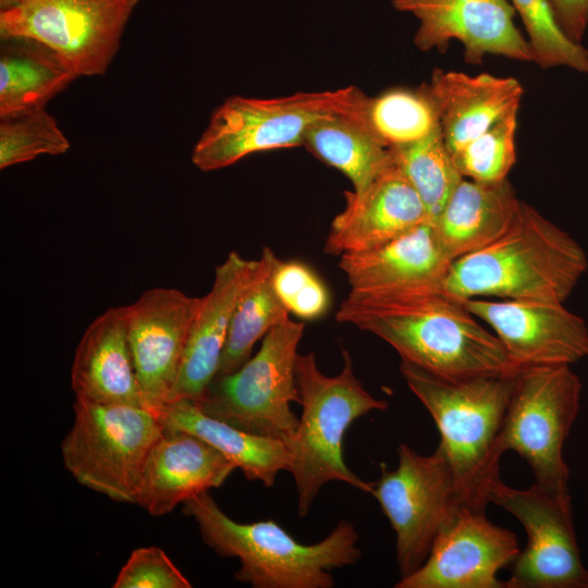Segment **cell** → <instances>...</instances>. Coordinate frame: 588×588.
Returning <instances> with one entry per match:
<instances>
[{
    "mask_svg": "<svg viewBox=\"0 0 588 588\" xmlns=\"http://www.w3.org/2000/svg\"><path fill=\"white\" fill-rule=\"evenodd\" d=\"M236 466L219 450L185 431H166L144 463L135 504L163 516L191 498L219 488Z\"/></svg>",
    "mask_w": 588,
    "mask_h": 588,
    "instance_id": "19",
    "label": "cell"
},
{
    "mask_svg": "<svg viewBox=\"0 0 588 588\" xmlns=\"http://www.w3.org/2000/svg\"><path fill=\"white\" fill-rule=\"evenodd\" d=\"M139 0H22L0 12V37H28L57 51L77 76L103 75Z\"/></svg>",
    "mask_w": 588,
    "mask_h": 588,
    "instance_id": "11",
    "label": "cell"
},
{
    "mask_svg": "<svg viewBox=\"0 0 588 588\" xmlns=\"http://www.w3.org/2000/svg\"><path fill=\"white\" fill-rule=\"evenodd\" d=\"M400 371L439 429L465 507L486 512L488 489L500 478L497 442L518 370L443 377L401 360Z\"/></svg>",
    "mask_w": 588,
    "mask_h": 588,
    "instance_id": "3",
    "label": "cell"
},
{
    "mask_svg": "<svg viewBox=\"0 0 588 588\" xmlns=\"http://www.w3.org/2000/svg\"><path fill=\"white\" fill-rule=\"evenodd\" d=\"M256 265L257 259H246L231 252L216 267L211 289L200 297L168 402L187 400L198 404L205 395L218 375L236 305Z\"/></svg>",
    "mask_w": 588,
    "mask_h": 588,
    "instance_id": "18",
    "label": "cell"
},
{
    "mask_svg": "<svg viewBox=\"0 0 588 588\" xmlns=\"http://www.w3.org/2000/svg\"><path fill=\"white\" fill-rule=\"evenodd\" d=\"M343 365L336 376L319 369L313 352L298 354L295 364L302 416L290 445L289 471L297 490V514L309 512L321 488L341 481L367 493L373 482L355 475L343 457V440L350 426L388 402L372 396L356 377L350 353L342 350Z\"/></svg>",
    "mask_w": 588,
    "mask_h": 588,
    "instance_id": "5",
    "label": "cell"
},
{
    "mask_svg": "<svg viewBox=\"0 0 588 588\" xmlns=\"http://www.w3.org/2000/svg\"><path fill=\"white\" fill-rule=\"evenodd\" d=\"M305 324L291 318L272 328L258 352L232 373L217 376L196 404L206 415L246 432L293 442L299 418L295 376Z\"/></svg>",
    "mask_w": 588,
    "mask_h": 588,
    "instance_id": "7",
    "label": "cell"
},
{
    "mask_svg": "<svg viewBox=\"0 0 588 588\" xmlns=\"http://www.w3.org/2000/svg\"><path fill=\"white\" fill-rule=\"evenodd\" d=\"M345 206L331 222L324 252L341 256L394 240L431 221L409 181L393 163L363 193H344Z\"/></svg>",
    "mask_w": 588,
    "mask_h": 588,
    "instance_id": "17",
    "label": "cell"
},
{
    "mask_svg": "<svg viewBox=\"0 0 588 588\" xmlns=\"http://www.w3.org/2000/svg\"><path fill=\"white\" fill-rule=\"evenodd\" d=\"M69 148V139L45 109L0 117L1 170L41 155H62Z\"/></svg>",
    "mask_w": 588,
    "mask_h": 588,
    "instance_id": "32",
    "label": "cell"
},
{
    "mask_svg": "<svg viewBox=\"0 0 588 588\" xmlns=\"http://www.w3.org/2000/svg\"><path fill=\"white\" fill-rule=\"evenodd\" d=\"M303 146L342 172L355 194L363 193L393 163L390 148L373 133L367 117L338 114L320 119L307 130Z\"/></svg>",
    "mask_w": 588,
    "mask_h": 588,
    "instance_id": "26",
    "label": "cell"
},
{
    "mask_svg": "<svg viewBox=\"0 0 588 588\" xmlns=\"http://www.w3.org/2000/svg\"><path fill=\"white\" fill-rule=\"evenodd\" d=\"M74 421L61 443L63 464L82 486L124 503L135 492L146 457L164 428L148 408L73 404Z\"/></svg>",
    "mask_w": 588,
    "mask_h": 588,
    "instance_id": "9",
    "label": "cell"
},
{
    "mask_svg": "<svg viewBox=\"0 0 588 588\" xmlns=\"http://www.w3.org/2000/svg\"><path fill=\"white\" fill-rule=\"evenodd\" d=\"M488 500L514 515L528 537L525 550L510 565L505 588H588L571 503L537 483L515 489L500 478L490 485Z\"/></svg>",
    "mask_w": 588,
    "mask_h": 588,
    "instance_id": "12",
    "label": "cell"
},
{
    "mask_svg": "<svg viewBox=\"0 0 588 588\" xmlns=\"http://www.w3.org/2000/svg\"><path fill=\"white\" fill-rule=\"evenodd\" d=\"M76 77L64 59L44 42L1 38L0 117L45 109Z\"/></svg>",
    "mask_w": 588,
    "mask_h": 588,
    "instance_id": "25",
    "label": "cell"
},
{
    "mask_svg": "<svg viewBox=\"0 0 588 588\" xmlns=\"http://www.w3.org/2000/svg\"><path fill=\"white\" fill-rule=\"evenodd\" d=\"M22 0H0V12L15 8Z\"/></svg>",
    "mask_w": 588,
    "mask_h": 588,
    "instance_id": "36",
    "label": "cell"
},
{
    "mask_svg": "<svg viewBox=\"0 0 588 588\" xmlns=\"http://www.w3.org/2000/svg\"><path fill=\"white\" fill-rule=\"evenodd\" d=\"M391 4L418 20L414 44L421 51L443 52L457 40L470 64H480L489 54L535 61L527 37L515 25L510 0H392Z\"/></svg>",
    "mask_w": 588,
    "mask_h": 588,
    "instance_id": "13",
    "label": "cell"
},
{
    "mask_svg": "<svg viewBox=\"0 0 588 588\" xmlns=\"http://www.w3.org/2000/svg\"><path fill=\"white\" fill-rule=\"evenodd\" d=\"M113 588H191L189 580L158 547L132 551L120 569Z\"/></svg>",
    "mask_w": 588,
    "mask_h": 588,
    "instance_id": "34",
    "label": "cell"
},
{
    "mask_svg": "<svg viewBox=\"0 0 588 588\" xmlns=\"http://www.w3.org/2000/svg\"><path fill=\"white\" fill-rule=\"evenodd\" d=\"M369 98L355 86L275 98L232 96L211 114L193 147L192 162L208 172L255 152L303 145L307 130L320 119L367 117Z\"/></svg>",
    "mask_w": 588,
    "mask_h": 588,
    "instance_id": "6",
    "label": "cell"
},
{
    "mask_svg": "<svg viewBox=\"0 0 588 588\" xmlns=\"http://www.w3.org/2000/svg\"><path fill=\"white\" fill-rule=\"evenodd\" d=\"M519 552L514 532L465 507L434 539L424 564L394 587L505 588L497 575Z\"/></svg>",
    "mask_w": 588,
    "mask_h": 588,
    "instance_id": "16",
    "label": "cell"
},
{
    "mask_svg": "<svg viewBox=\"0 0 588 588\" xmlns=\"http://www.w3.org/2000/svg\"><path fill=\"white\" fill-rule=\"evenodd\" d=\"M397 457L395 469L389 470L382 465L371 494L395 532L396 561L404 578L424 564L434 539L456 519L465 505L441 445L432 454L421 455L401 443Z\"/></svg>",
    "mask_w": 588,
    "mask_h": 588,
    "instance_id": "10",
    "label": "cell"
},
{
    "mask_svg": "<svg viewBox=\"0 0 588 588\" xmlns=\"http://www.w3.org/2000/svg\"><path fill=\"white\" fill-rule=\"evenodd\" d=\"M519 108H514L480 135L452 154L464 179L495 183L507 177L516 161Z\"/></svg>",
    "mask_w": 588,
    "mask_h": 588,
    "instance_id": "31",
    "label": "cell"
},
{
    "mask_svg": "<svg viewBox=\"0 0 588 588\" xmlns=\"http://www.w3.org/2000/svg\"><path fill=\"white\" fill-rule=\"evenodd\" d=\"M587 267L583 247L519 199L504 233L451 262L442 291L460 301L498 297L564 303Z\"/></svg>",
    "mask_w": 588,
    "mask_h": 588,
    "instance_id": "2",
    "label": "cell"
},
{
    "mask_svg": "<svg viewBox=\"0 0 588 588\" xmlns=\"http://www.w3.org/2000/svg\"><path fill=\"white\" fill-rule=\"evenodd\" d=\"M200 303L172 287H154L124 306L127 339L145 406L171 396Z\"/></svg>",
    "mask_w": 588,
    "mask_h": 588,
    "instance_id": "14",
    "label": "cell"
},
{
    "mask_svg": "<svg viewBox=\"0 0 588 588\" xmlns=\"http://www.w3.org/2000/svg\"><path fill=\"white\" fill-rule=\"evenodd\" d=\"M555 17L574 41L581 44L588 27V0H549Z\"/></svg>",
    "mask_w": 588,
    "mask_h": 588,
    "instance_id": "35",
    "label": "cell"
},
{
    "mask_svg": "<svg viewBox=\"0 0 588 588\" xmlns=\"http://www.w3.org/2000/svg\"><path fill=\"white\" fill-rule=\"evenodd\" d=\"M510 1L523 21L536 64L588 74V50L565 34L549 0Z\"/></svg>",
    "mask_w": 588,
    "mask_h": 588,
    "instance_id": "30",
    "label": "cell"
},
{
    "mask_svg": "<svg viewBox=\"0 0 588 588\" xmlns=\"http://www.w3.org/2000/svg\"><path fill=\"white\" fill-rule=\"evenodd\" d=\"M278 260L269 247L257 259L254 274L236 305L217 376L237 370L248 360L256 342L290 318L272 284Z\"/></svg>",
    "mask_w": 588,
    "mask_h": 588,
    "instance_id": "27",
    "label": "cell"
},
{
    "mask_svg": "<svg viewBox=\"0 0 588 588\" xmlns=\"http://www.w3.org/2000/svg\"><path fill=\"white\" fill-rule=\"evenodd\" d=\"M518 203L507 179L495 183L463 179L432 221L449 259L453 261L497 240L511 224Z\"/></svg>",
    "mask_w": 588,
    "mask_h": 588,
    "instance_id": "23",
    "label": "cell"
},
{
    "mask_svg": "<svg viewBox=\"0 0 588 588\" xmlns=\"http://www.w3.org/2000/svg\"><path fill=\"white\" fill-rule=\"evenodd\" d=\"M425 84L438 112L441 135L451 154L511 110L519 108L524 95L518 79L489 73L469 75L436 69Z\"/></svg>",
    "mask_w": 588,
    "mask_h": 588,
    "instance_id": "22",
    "label": "cell"
},
{
    "mask_svg": "<svg viewBox=\"0 0 588 588\" xmlns=\"http://www.w3.org/2000/svg\"><path fill=\"white\" fill-rule=\"evenodd\" d=\"M76 400L145 407L130 350L124 306L111 307L83 333L71 368Z\"/></svg>",
    "mask_w": 588,
    "mask_h": 588,
    "instance_id": "21",
    "label": "cell"
},
{
    "mask_svg": "<svg viewBox=\"0 0 588 588\" xmlns=\"http://www.w3.org/2000/svg\"><path fill=\"white\" fill-rule=\"evenodd\" d=\"M335 319L375 334L391 345L401 360L439 376L518 370L495 334L463 301L442 290L350 291Z\"/></svg>",
    "mask_w": 588,
    "mask_h": 588,
    "instance_id": "1",
    "label": "cell"
},
{
    "mask_svg": "<svg viewBox=\"0 0 588 588\" xmlns=\"http://www.w3.org/2000/svg\"><path fill=\"white\" fill-rule=\"evenodd\" d=\"M150 411L166 431L189 432L219 450L247 480L271 488L280 471H289L292 454L280 440L256 436L208 416L187 400L168 402Z\"/></svg>",
    "mask_w": 588,
    "mask_h": 588,
    "instance_id": "24",
    "label": "cell"
},
{
    "mask_svg": "<svg viewBox=\"0 0 588 588\" xmlns=\"http://www.w3.org/2000/svg\"><path fill=\"white\" fill-rule=\"evenodd\" d=\"M390 150L394 163L418 193L433 221L464 179L440 130L415 143L391 147Z\"/></svg>",
    "mask_w": 588,
    "mask_h": 588,
    "instance_id": "29",
    "label": "cell"
},
{
    "mask_svg": "<svg viewBox=\"0 0 588 588\" xmlns=\"http://www.w3.org/2000/svg\"><path fill=\"white\" fill-rule=\"evenodd\" d=\"M201 539L222 558H234V578L254 588H331L334 568L355 564L362 555L358 534L341 520L319 542L304 544L274 520L243 524L230 518L208 491L183 503Z\"/></svg>",
    "mask_w": 588,
    "mask_h": 588,
    "instance_id": "4",
    "label": "cell"
},
{
    "mask_svg": "<svg viewBox=\"0 0 588 588\" xmlns=\"http://www.w3.org/2000/svg\"><path fill=\"white\" fill-rule=\"evenodd\" d=\"M369 125L389 148L415 143L440 130L433 100L422 83L418 88H392L369 98Z\"/></svg>",
    "mask_w": 588,
    "mask_h": 588,
    "instance_id": "28",
    "label": "cell"
},
{
    "mask_svg": "<svg viewBox=\"0 0 588 588\" xmlns=\"http://www.w3.org/2000/svg\"><path fill=\"white\" fill-rule=\"evenodd\" d=\"M272 284L279 298L295 317L316 320L331 305L330 292L321 278L299 260H278L272 271Z\"/></svg>",
    "mask_w": 588,
    "mask_h": 588,
    "instance_id": "33",
    "label": "cell"
},
{
    "mask_svg": "<svg viewBox=\"0 0 588 588\" xmlns=\"http://www.w3.org/2000/svg\"><path fill=\"white\" fill-rule=\"evenodd\" d=\"M581 383L569 365L518 370L497 442L501 457L509 450L524 458L535 483L571 503L569 470L563 445L576 419Z\"/></svg>",
    "mask_w": 588,
    "mask_h": 588,
    "instance_id": "8",
    "label": "cell"
},
{
    "mask_svg": "<svg viewBox=\"0 0 588 588\" xmlns=\"http://www.w3.org/2000/svg\"><path fill=\"white\" fill-rule=\"evenodd\" d=\"M466 308L488 324L516 369L572 365L588 356V327L563 303L471 298Z\"/></svg>",
    "mask_w": 588,
    "mask_h": 588,
    "instance_id": "15",
    "label": "cell"
},
{
    "mask_svg": "<svg viewBox=\"0 0 588 588\" xmlns=\"http://www.w3.org/2000/svg\"><path fill=\"white\" fill-rule=\"evenodd\" d=\"M451 262L427 221L376 247L342 254L339 267L351 291L394 293L442 290Z\"/></svg>",
    "mask_w": 588,
    "mask_h": 588,
    "instance_id": "20",
    "label": "cell"
}]
</instances>
